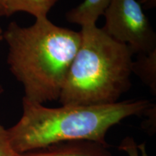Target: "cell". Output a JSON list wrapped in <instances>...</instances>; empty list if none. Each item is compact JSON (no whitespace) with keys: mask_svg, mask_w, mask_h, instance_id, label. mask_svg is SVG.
<instances>
[{"mask_svg":"<svg viewBox=\"0 0 156 156\" xmlns=\"http://www.w3.org/2000/svg\"><path fill=\"white\" fill-rule=\"evenodd\" d=\"M3 39L8 46L9 69L23 85V98L41 104L58 100L80 45V32L42 17L28 27L11 22Z\"/></svg>","mask_w":156,"mask_h":156,"instance_id":"6da1fadb","label":"cell"},{"mask_svg":"<svg viewBox=\"0 0 156 156\" xmlns=\"http://www.w3.org/2000/svg\"><path fill=\"white\" fill-rule=\"evenodd\" d=\"M23 114L7 129L17 154L64 142L91 141L108 146L106 134L129 116H141L153 106L147 100H127L108 105H62L49 108L23 98Z\"/></svg>","mask_w":156,"mask_h":156,"instance_id":"7a4b0ae2","label":"cell"},{"mask_svg":"<svg viewBox=\"0 0 156 156\" xmlns=\"http://www.w3.org/2000/svg\"><path fill=\"white\" fill-rule=\"evenodd\" d=\"M81 43L58 98L62 105L119 102L131 87L133 53L95 25L82 27Z\"/></svg>","mask_w":156,"mask_h":156,"instance_id":"3957f363","label":"cell"},{"mask_svg":"<svg viewBox=\"0 0 156 156\" xmlns=\"http://www.w3.org/2000/svg\"><path fill=\"white\" fill-rule=\"evenodd\" d=\"M103 15V30L127 45L133 54L148 53L156 48V35L136 0H112Z\"/></svg>","mask_w":156,"mask_h":156,"instance_id":"277c9868","label":"cell"},{"mask_svg":"<svg viewBox=\"0 0 156 156\" xmlns=\"http://www.w3.org/2000/svg\"><path fill=\"white\" fill-rule=\"evenodd\" d=\"M108 147L91 141L64 142L17 154V156H114Z\"/></svg>","mask_w":156,"mask_h":156,"instance_id":"5b68a950","label":"cell"},{"mask_svg":"<svg viewBox=\"0 0 156 156\" xmlns=\"http://www.w3.org/2000/svg\"><path fill=\"white\" fill-rule=\"evenodd\" d=\"M112 0H84L80 5L66 14L68 22L81 27L96 25L101 15L104 14Z\"/></svg>","mask_w":156,"mask_h":156,"instance_id":"8992f818","label":"cell"},{"mask_svg":"<svg viewBox=\"0 0 156 156\" xmlns=\"http://www.w3.org/2000/svg\"><path fill=\"white\" fill-rule=\"evenodd\" d=\"M132 73L156 94V48L145 54H140L132 66Z\"/></svg>","mask_w":156,"mask_h":156,"instance_id":"52a82bcc","label":"cell"},{"mask_svg":"<svg viewBox=\"0 0 156 156\" xmlns=\"http://www.w3.org/2000/svg\"><path fill=\"white\" fill-rule=\"evenodd\" d=\"M58 0H6L7 17L25 12L37 18L47 17L48 12Z\"/></svg>","mask_w":156,"mask_h":156,"instance_id":"ba28073f","label":"cell"},{"mask_svg":"<svg viewBox=\"0 0 156 156\" xmlns=\"http://www.w3.org/2000/svg\"><path fill=\"white\" fill-rule=\"evenodd\" d=\"M0 156H17L9 140L8 131L0 124Z\"/></svg>","mask_w":156,"mask_h":156,"instance_id":"9c48e42d","label":"cell"},{"mask_svg":"<svg viewBox=\"0 0 156 156\" xmlns=\"http://www.w3.org/2000/svg\"><path fill=\"white\" fill-rule=\"evenodd\" d=\"M119 149L124 151L128 156H139L135 141L132 137H126L119 146Z\"/></svg>","mask_w":156,"mask_h":156,"instance_id":"30bf717a","label":"cell"},{"mask_svg":"<svg viewBox=\"0 0 156 156\" xmlns=\"http://www.w3.org/2000/svg\"><path fill=\"white\" fill-rule=\"evenodd\" d=\"M141 3L146 8L152 9L155 7L156 0H141Z\"/></svg>","mask_w":156,"mask_h":156,"instance_id":"8fae6325","label":"cell"},{"mask_svg":"<svg viewBox=\"0 0 156 156\" xmlns=\"http://www.w3.org/2000/svg\"><path fill=\"white\" fill-rule=\"evenodd\" d=\"M7 17L6 0H0V17Z\"/></svg>","mask_w":156,"mask_h":156,"instance_id":"7c38bea8","label":"cell"},{"mask_svg":"<svg viewBox=\"0 0 156 156\" xmlns=\"http://www.w3.org/2000/svg\"><path fill=\"white\" fill-rule=\"evenodd\" d=\"M3 33L4 31L2 30V28L0 27V42L3 40Z\"/></svg>","mask_w":156,"mask_h":156,"instance_id":"4fadbf2b","label":"cell"},{"mask_svg":"<svg viewBox=\"0 0 156 156\" xmlns=\"http://www.w3.org/2000/svg\"><path fill=\"white\" fill-rule=\"evenodd\" d=\"M3 92H4V88H3V87L1 85H0V95L2 94Z\"/></svg>","mask_w":156,"mask_h":156,"instance_id":"5bb4252c","label":"cell"}]
</instances>
